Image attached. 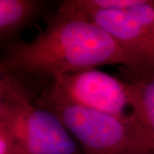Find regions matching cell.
Here are the masks:
<instances>
[{
	"mask_svg": "<svg viewBox=\"0 0 154 154\" xmlns=\"http://www.w3.org/2000/svg\"><path fill=\"white\" fill-rule=\"evenodd\" d=\"M106 65L133 67V61L96 23L55 12L36 38L9 46L0 57V76L26 75L48 80Z\"/></svg>",
	"mask_w": 154,
	"mask_h": 154,
	"instance_id": "6da1fadb",
	"label": "cell"
},
{
	"mask_svg": "<svg viewBox=\"0 0 154 154\" xmlns=\"http://www.w3.org/2000/svg\"><path fill=\"white\" fill-rule=\"evenodd\" d=\"M33 103L53 112L83 154H154V145L129 113L110 114L69 104L43 90Z\"/></svg>",
	"mask_w": 154,
	"mask_h": 154,
	"instance_id": "7a4b0ae2",
	"label": "cell"
},
{
	"mask_svg": "<svg viewBox=\"0 0 154 154\" xmlns=\"http://www.w3.org/2000/svg\"><path fill=\"white\" fill-rule=\"evenodd\" d=\"M105 29L133 61V67L154 69V1L139 0L123 10L94 12L82 18Z\"/></svg>",
	"mask_w": 154,
	"mask_h": 154,
	"instance_id": "3957f363",
	"label": "cell"
},
{
	"mask_svg": "<svg viewBox=\"0 0 154 154\" xmlns=\"http://www.w3.org/2000/svg\"><path fill=\"white\" fill-rule=\"evenodd\" d=\"M45 90L69 104L101 112L121 115L129 108L121 80L97 69L48 79Z\"/></svg>",
	"mask_w": 154,
	"mask_h": 154,
	"instance_id": "277c9868",
	"label": "cell"
},
{
	"mask_svg": "<svg viewBox=\"0 0 154 154\" xmlns=\"http://www.w3.org/2000/svg\"><path fill=\"white\" fill-rule=\"evenodd\" d=\"M18 154H83L60 119L29 100L10 123Z\"/></svg>",
	"mask_w": 154,
	"mask_h": 154,
	"instance_id": "5b68a950",
	"label": "cell"
},
{
	"mask_svg": "<svg viewBox=\"0 0 154 154\" xmlns=\"http://www.w3.org/2000/svg\"><path fill=\"white\" fill-rule=\"evenodd\" d=\"M116 76L126 88L131 114L154 145V69L118 66Z\"/></svg>",
	"mask_w": 154,
	"mask_h": 154,
	"instance_id": "8992f818",
	"label": "cell"
},
{
	"mask_svg": "<svg viewBox=\"0 0 154 154\" xmlns=\"http://www.w3.org/2000/svg\"><path fill=\"white\" fill-rule=\"evenodd\" d=\"M38 0H0V42L14 37L44 10Z\"/></svg>",
	"mask_w": 154,
	"mask_h": 154,
	"instance_id": "52a82bcc",
	"label": "cell"
},
{
	"mask_svg": "<svg viewBox=\"0 0 154 154\" xmlns=\"http://www.w3.org/2000/svg\"><path fill=\"white\" fill-rule=\"evenodd\" d=\"M18 75L0 76V122L10 123L31 100L28 87Z\"/></svg>",
	"mask_w": 154,
	"mask_h": 154,
	"instance_id": "ba28073f",
	"label": "cell"
},
{
	"mask_svg": "<svg viewBox=\"0 0 154 154\" xmlns=\"http://www.w3.org/2000/svg\"><path fill=\"white\" fill-rule=\"evenodd\" d=\"M0 154H18L15 134L10 123L0 122Z\"/></svg>",
	"mask_w": 154,
	"mask_h": 154,
	"instance_id": "9c48e42d",
	"label": "cell"
}]
</instances>
